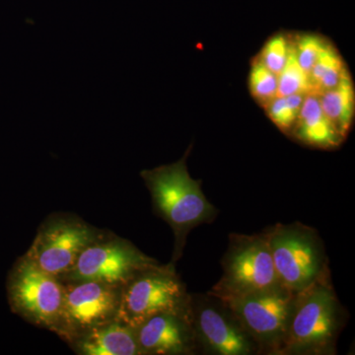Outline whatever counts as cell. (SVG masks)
<instances>
[{"label":"cell","instance_id":"1","mask_svg":"<svg viewBox=\"0 0 355 355\" xmlns=\"http://www.w3.org/2000/svg\"><path fill=\"white\" fill-rule=\"evenodd\" d=\"M188 155L189 151L178 162L140 173L153 198L154 210L174 233V265L183 254L189 233L202 224L211 223L218 214L203 193L202 181L189 174Z\"/></svg>","mask_w":355,"mask_h":355},{"label":"cell","instance_id":"2","mask_svg":"<svg viewBox=\"0 0 355 355\" xmlns=\"http://www.w3.org/2000/svg\"><path fill=\"white\" fill-rule=\"evenodd\" d=\"M330 277L294 294L279 355H331L345 323Z\"/></svg>","mask_w":355,"mask_h":355},{"label":"cell","instance_id":"3","mask_svg":"<svg viewBox=\"0 0 355 355\" xmlns=\"http://www.w3.org/2000/svg\"><path fill=\"white\" fill-rule=\"evenodd\" d=\"M279 284L293 293L330 277L328 256L316 229L293 222L266 229Z\"/></svg>","mask_w":355,"mask_h":355},{"label":"cell","instance_id":"4","mask_svg":"<svg viewBox=\"0 0 355 355\" xmlns=\"http://www.w3.org/2000/svg\"><path fill=\"white\" fill-rule=\"evenodd\" d=\"M191 299L174 263L164 266L157 263L121 286L116 320L137 329L161 313L190 315Z\"/></svg>","mask_w":355,"mask_h":355},{"label":"cell","instance_id":"5","mask_svg":"<svg viewBox=\"0 0 355 355\" xmlns=\"http://www.w3.org/2000/svg\"><path fill=\"white\" fill-rule=\"evenodd\" d=\"M222 277L209 291L219 298L234 297L282 286L275 272L266 231L229 235L222 260Z\"/></svg>","mask_w":355,"mask_h":355},{"label":"cell","instance_id":"6","mask_svg":"<svg viewBox=\"0 0 355 355\" xmlns=\"http://www.w3.org/2000/svg\"><path fill=\"white\" fill-rule=\"evenodd\" d=\"M293 292L284 286L220 298L258 345L259 354L279 355L291 315Z\"/></svg>","mask_w":355,"mask_h":355},{"label":"cell","instance_id":"7","mask_svg":"<svg viewBox=\"0 0 355 355\" xmlns=\"http://www.w3.org/2000/svg\"><path fill=\"white\" fill-rule=\"evenodd\" d=\"M190 315L200 354H259L258 345L222 299L209 292L191 295Z\"/></svg>","mask_w":355,"mask_h":355},{"label":"cell","instance_id":"8","mask_svg":"<svg viewBox=\"0 0 355 355\" xmlns=\"http://www.w3.org/2000/svg\"><path fill=\"white\" fill-rule=\"evenodd\" d=\"M121 286L99 282L64 284V299L53 331L72 343L86 331L116 319Z\"/></svg>","mask_w":355,"mask_h":355},{"label":"cell","instance_id":"9","mask_svg":"<svg viewBox=\"0 0 355 355\" xmlns=\"http://www.w3.org/2000/svg\"><path fill=\"white\" fill-rule=\"evenodd\" d=\"M9 302L27 321L53 331L64 299V284L23 257L8 279Z\"/></svg>","mask_w":355,"mask_h":355},{"label":"cell","instance_id":"10","mask_svg":"<svg viewBox=\"0 0 355 355\" xmlns=\"http://www.w3.org/2000/svg\"><path fill=\"white\" fill-rule=\"evenodd\" d=\"M103 238L102 233L76 217H51L41 226L25 257L60 279L86 248Z\"/></svg>","mask_w":355,"mask_h":355},{"label":"cell","instance_id":"11","mask_svg":"<svg viewBox=\"0 0 355 355\" xmlns=\"http://www.w3.org/2000/svg\"><path fill=\"white\" fill-rule=\"evenodd\" d=\"M155 263L157 261L127 240L103 238L86 248L60 280L62 284L99 282L123 286L135 275Z\"/></svg>","mask_w":355,"mask_h":355},{"label":"cell","instance_id":"12","mask_svg":"<svg viewBox=\"0 0 355 355\" xmlns=\"http://www.w3.org/2000/svg\"><path fill=\"white\" fill-rule=\"evenodd\" d=\"M141 354L187 355L200 352L191 315L161 313L135 329Z\"/></svg>","mask_w":355,"mask_h":355},{"label":"cell","instance_id":"13","mask_svg":"<svg viewBox=\"0 0 355 355\" xmlns=\"http://www.w3.org/2000/svg\"><path fill=\"white\" fill-rule=\"evenodd\" d=\"M72 343L83 355H141L135 329L116 319L86 331Z\"/></svg>","mask_w":355,"mask_h":355},{"label":"cell","instance_id":"14","mask_svg":"<svg viewBox=\"0 0 355 355\" xmlns=\"http://www.w3.org/2000/svg\"><path fill=\"white\" fill-rule=\"evenodd\" d=\"M294 128L297 139L309 146L331 148L343 141L324 114L316 92L306 94Z\"/></svg>","mask_w":355,"mask_h":355},{"label":"cell","instance_id":"15","mask_svg":"<svg viewBox=\"0 0 355 355\" xmlns=\"http://www.w3.org/2000/svg\"><path fill=\"white\" fill-rule=\"evenodd\" d=\"M317 94L324 114L336 132L345 139L354 118L355 92L350 74L343 77L335 87Z\"/></svg>","mask_w":355,"mask_h":355},{"label":"cell","instance_id":"16","mask_svg":"<svg viewBox=\"0 0 355 355\" xmlns=\"http://www.w3.org/2000/svg\"><path fill=\"white\" fill-rule=\"evenodd\" d=\"M349 73L340 53L328 44L313 65L309 76L315 92L320 93L335 87Z\"/></svg>","mask_w":355,"mask_h":355},{"label":"cell","instance_id":"17","mask_svg":"<svg viewBox=\"0 0 355 355\" xmlns=\"http://www.w3.org/2000/svg\"><path fill=\"white\" fill-rule=\"evenodd\" d=\"M315 92L309 74L299 65L293 48L286 64L277 74V96L308 94Z\"/></svg>","mask_w":355,"mask_h":355},{"label":"cell","instance_id":"18","mask_svg":"<svg viewBox=\"0 0 355 355\" xmlns=\"http://www.w3.org/2000/svg\"><path fill=\"white\" fill-rule=\"evenodd\" d=\"M306 94L277 96L266 106V113L272 123L284 132L294 128Z\"/></svg>","mask_w":355,"mask_h":355},{"label":"cell","instance_id":"19","mask_svg":"<svg viewBox=\"0 0 355 355\" xmlns=\"http://www.w3.org/2000/svg\"><path fill=\"white\" fill-rule=\"evenodd\" d=\"M249 87L254 99L266 107L277 96V76L256 60L250 71Z\"/></svg>","mask_w":355,"mask_h":355},{"label":"cell","instance_id":"20","mask_svg":"<svg viewBox=\"0 0 355 355\" xmlns=\"http://www.w3.org/2000/svg\"><path fill=\"white\" fill-rule=\"evenodd\" d=\"M291 49L292 43L284 35H275L266 42L257 60L277 76L286 64Z\"/></svg>","mask_w":355,"mask_h":355},{"label":"cell","instance_id":"21","mask_svg":"<svg viewBox=\"0 0 355 355\" xmlns=\"http://www.w3.org/2000/svg\"><path fill=\"white\" fill-rule=\"evenodd\" d=\"M328 44V42L324 41L321 37L312 34L303 35L299 37L295 43L292 44L293 53L299 65L308 74Z\"/></svg>","mask_w":355,"mask_h":355}]
</instances>
